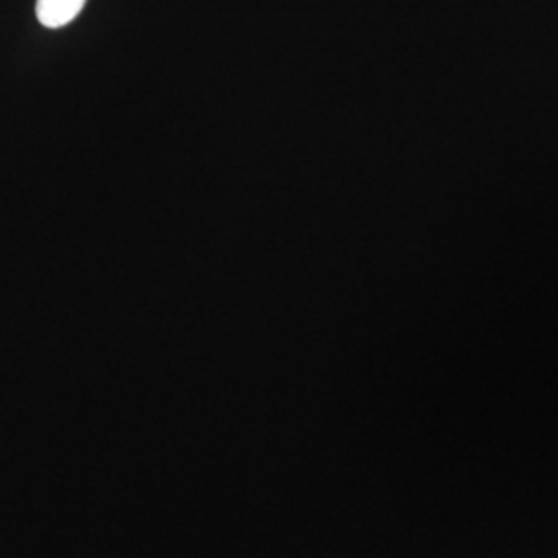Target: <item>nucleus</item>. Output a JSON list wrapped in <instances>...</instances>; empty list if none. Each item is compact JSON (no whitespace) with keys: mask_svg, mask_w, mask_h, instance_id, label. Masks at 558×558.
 I'll return each instance as SVG.
<instances>
[{"mask_svg":"<svg viewBox=\"0 0 558 558\" xmlns=\"http://www.w3.org/2000/svg\"><path fill=\"white\" fill-rule=\"evenodd\" d=\"M85 2L87 0H36V15L41 25L59 29L80 15Z\"/></svg>","mask_w":558,"mask_h":558,"instance_id":"nucleus-1","label":"nucleus"}]
</instances>
